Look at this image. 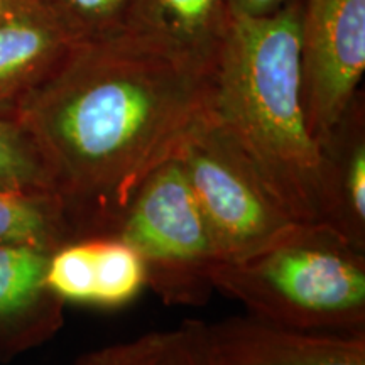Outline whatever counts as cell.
I'll return each mask as SVG.
<instances>
[{
    "mask_svg": "<svg viewBox=\"0 0 365 365\" xmlns=\"http://www.w3.org/2000/svg\"><path fill=\"white\" fill-rule=\"evenodd\" d=\"M76 239L117 235L143 182L210 118V76L125 36L75 43L14 110Z\"/></svg>",
    "mask_w": 365,
    "mask_h": 365,
    "instance_id": "6da1fadb",
    "label": "cell"
},
{
    "mask_svg": "<svg viewBox=\"0 0 365 365\" xmlns=\"http://www.w3.org/2000/svg\"><path fill=\"white\" fill-rule=\"evenodd\" d=\"M303 0L234 16L210 76V117L301 223H325L322 149L308 130L301 75Z\"/></svg>",
    "mask_w": 365,
    "mask_h": 365,
    "instance_id": "7a4b0ae2",
    "label": "cell"
},
{
    "mask_svg": "<svg viewBox=\"0 0 365 365\" xmlns=\"http://www.w3.org/2000/svg\"><path fill=\"white\" fill-rule=\"evenodd\" d=\"M213 289L294 330L365 331V255L328 223H298L262 252L212 271Z\"/></svg>",
    "mask_w": 365,
    "mask_h": 365,
    "instance_id": "3957f363",
    "label": "cell"
},
{
    "mask_svg": "<svg viewBox=\"0 0 365 365\" xmlns=\"http://www.w3.org/2000/svg\"><path fill=\"white\" fill-rule=\"evenodd\" d=\"M117 237L140 255L148 287L164 304L202 307L215 291L220 252L176 158L143 182Z\"/></svg>",
    "mask_w": 365,
    "mask_h": 365,
    "instance_id": "277c9868",
    "label": "cell"
},
{
    "mask_svg": "<svg viewBox=\"0 0 365 365\" xmlns=\"http://www.w3.org/2000/svg\"><path fill=\"white\" fill-rule=\"evenodd\" d=\"M176 159L222 262L252 257L301 223L274 198L249 158L212 117L193 132Z\"/></svg>",
    "mask_w": 365,
    "mask_h": 365,
    "instance_id": "5b68a950",
    "label": "cell"
},
{
    "mask_svg": "<svg viewBox=\"0 0 365 365\" xmlns=\"http://www.w3.org/2000/svg\"><path fill=\"white\" fill-rule=\"evenodd\" d=\"M364 71L365 0H303V103L308 130L318 145L359 97Z\"/></svg>",
    "mask_w": 365,
    "mask_h": 365,
    "instance_id": "8992f818",
    "label": "cell"
},
{
    "mask_svg": "<svg viewBox=\"0 0 365 365\" xmlns=\"http://www.w3.org/2000/svg\"><path fill=\"white\" fill-rule=\"evenodd\" d=\"M205 365H365V335L294 330L261 318L180 327Z\"/></svg>",
    "mask_w": 365,
    "mask_h": 365,
    "instance_id": "52a82bcc",
    "label": "cell"
},
{
    "mask_svg": "<svg viewBox=\"0 0 365 365\" xmlns=\"http://www.w3.org/2000/svg\"><path fill=\"white\" fill-rule=\"evenodd\" d=\"M232 17L230 0H132L118 36L212 76Z\"/></svg>",
    "mask_w": 365,
    "mask_h": 365,
    "instance_id": "ba28073f",
    "label": "cell"
},
{
    "mask_svg": "<svg viewBox=\"0 0 365 365\" xmlns=\"http://www.w3.org/2000/svg\"><path fill=\"white\" fill-rule=\"evenodd\" d=\"M46 282L65 304L102 308L124 307L148 287L143 259L117 235L85 237L53 250Z\"/></svg>",
    "mask_w": 365,
    "mask_h": 365,
    "instance_id": "9c48e42d",
    "label": "cell"
},
{
    "mask_svg": "<svg viewBox=\"0 0 365 365\" xmlns=\"http://www.w3.org/2000/svg\"><path fill=\"white\" fill-rule=\"evenodd\" d=\"M49 250L0 245V362L53 339L65 325V301L46 282Z\"/></svg>",
    "mask_w": 365,
    "mask_h": 365,
    "instance_id": "30bf717a",
    "label": "cell"
},
{
    "mask_svg": "<svg viewBox=\"0 0 365 365\" xmlns=\"http://www.w3.org/2000/svg\"><path fill=\"white\" fill-rule=\"evenodd\" d=\"M322 149V185L325 223L350 244L365 250V117L362 95Z\"/></svg>",
    "mask_w": 365,
    "mask_h": 365,
    "instance_id": "8fae6325",
    "label": "cell"
},
{
    "mask_svg": "<svg viewBox=\"0 0 365 365\" xmlns=\"http://www.w3.org/2000/svg\"><path fill=\"white\" fill-rule=\"evenodd\" d=\"M75 44L39 4L0 24V115L14 113Z\"/></svg>",
    "mask_w": 365,
    "mask_h": 365,
    "instance_id": "7c38bea8",
    "label": "cell"
},
{
    "mask_svg": "<svg viewBox=\"0 0 365 365\" xmlns=\"http://www.w3.org/2000/svg\"><path fill=\"white\" fill-rule=\"evenodd\" d=\"M76 239L56 195L0 190V245L56 250Z\"/></svg>",
    "mask_w": 365,
    "mask_h": 365,
    "instance_id": "4fadbf2b",
    "label": "cell"
},
{
    "mask_svg": "<svg viewBox=\"0 0 365 365\" xmlns=\"http://www.w3.org/2000/svg\"><path fill=\"white\" fill-rule=\"evenodd\" d=\"M0 190L56 195V180L43 145L16 113L0 115Z\"/></svg>",
    "mask_w": 365,
    "mask_h": 365,
    "instance_id": "5bb4252c",
    "label": "cell"
},
{
    "mask_svg": "<svg viewBox=\"0 0 365 365\" xmlns=\"http://www.w3.org/2000/svg\"><path fill=\"white\" fill-rule=\"evenodd\" d=\"M73 43L108 39L122 33L132 0H36Z\"/></svg>",
    "mask_w": 365,
    "mask_h": 365,
    "instance_id": "9a60e30c",
    "label": "cell"
},
{
    "mask_svg": "<svg viewBox=\"0 0 365 365\" xmlns=\"http://www.w3.org/2000/svg\"><path fill=\"white\" fill-rule=\"evenodd\" d=\"M181 345L180 328L153 331L135 340L86 354L76 360L75 365H178Z\"/></svg>",
    "mask_w": 365,
    "mask_h": 365,
    "instance_id": "2e32d148",
    "label": "cell"
},
{
    "mask_svg": "<svg viewBox=\"0 0 365 365\" xmlns=\"http://www.w3.org/2000/svg\"><path fill=\"white\" fill-rule=\"evenodd\" d=\"M289 0H230V9L234 16L262 17L279 11Z\"/></svg>",
    "mask_w": 365,
    "mask_h": 365,
    "instance_id": "e0dca14e",
    "label": "cell"
},
{
    "mask_svg": "<svg viewBox=\"0 0 365 365\" xmlns=\"http://www.w3.org/2000/svg\"><path fill=\"white\" fill-rule=\"evenodd\" d=\"M38 6L36 0H0V24Z\"/></svg>",
    "mask_w": 365,
    "mask_h": 365,
    "instance_id": "ac0fdd59",
    "label": "cell"
},
{
    "mask_svg": "<svg viewBox=\"0 0 365 365\" xmlns=\"http://www.w3.org/2000/svg\"><path fill=\"white\" fill-rule=\"evenodd\" d=\"M181 330V328H180ZM182 335V331H181ZM178 365H205L202 360H200L198 355H196L193 350L190 349L188 344H186L185 336H182V345H181V355H180V362Z\"/></svg>",
    "mask_w": 365,
    "mask_h": 365,
    "instance_id": "d6986e66",
    "label": "cell"
}]
</instances>
